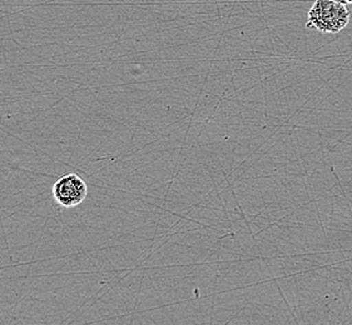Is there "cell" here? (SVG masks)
<instances>
[{"label":"cell","mask_w":352,"mask_h":325,"mask_svg":"<svg viewBox=\"0 0 352 325\" xmlns=\"http://www.w3.org/2000/svg\"><path fill=\"white\" fill-rule=\"evenodd\" d=\"M350 12L335 0H316L311 7L306 27L324 34H336L349 25Z\"/></svg>","instance_id":"6da1fadb"},{"label":"cell","mask_w":352,"mask_h":325,"mask_svg":"<svg viewBox=\"0 0 352 325\" xmlns=\"http://www.w3.org/2000/svg\"><path fill=\"white\" fill-rule=\"evenodd\" d=\"M52 191L58 204L64 208H74L85 202L88 195V185L77 174H65L56 180Z\"/></svg>","instance_id":"7a4b0ae2"},{"label":"cell","mask_w":352,"mask_h":325,"mask_svg":"<svg viewBox=\"0 0 352 325\" xmlns=\"http://www.w3.org/2000/svg\"><path fill=\"white\" fill-rule=\"evenodd\" d=\"M335 1H338V3H342V4H346L345 0H335Z\"/></svg>","instance_id":"3957f363"},{"label":"cell","mask_w":352,"mask_h":325,"mask_svg":"<svg viewBox=\"0 0 352 325\" xmlns=\"http://www.w3.org/2000/svg\"><path fill=\"white\" fill-rule=\"evenodd\" d=\"M346 4H350V5H352V0H345Z\"/></svg>","instance_id":"277c9868"}]
</instances>
